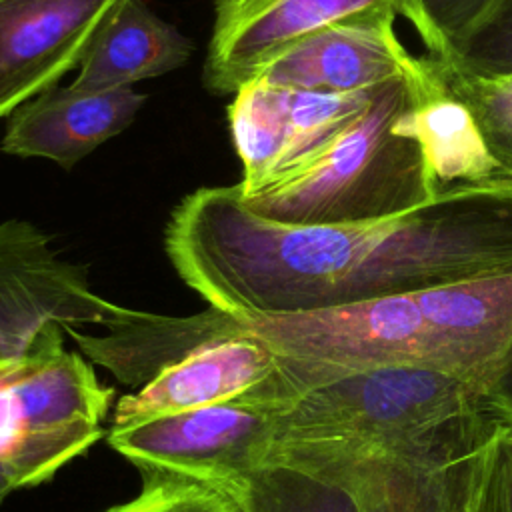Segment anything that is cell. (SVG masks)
<instances>
[{
  "instance_id": "1",
  "label": "cell",
  "mask_w": 512,
  "mask_h": 512,
  "mask_svg": "<svg viewBox=\"0 0 512 512\" xmlns=\"http://www.w3.org/2000/svg\"><path fill=\"white\" fill-rule=\"evenodd\" d=\"M164 248L184 284L234 318L466 282L512 270V178L356 224L276 222L236 184L206 186L172 210Z\"/></svg>"
},
{
  "instance_id": "2",
  "label": "cell",
  "mask_w": 512,
  "mask_h": 512,
  "mask_svg": "<svg viewBox=\"0 0 512 512\" xmlns=\"http://www.w3.org/2000/svg\"><path fill=\"white\" fill-rule=\"evenodd\" d=\"M280 362L288 404L374 368H432L486 386L512 342V270L340 306L238 318Z\"/></svg>"
},
{
  "instance_id": "3",
  "label": "cell",
  "mask_w": 512,
  "mask_h": 512,
  "mask_svg": "<svg viewBox=\"0 0 512 512\" xmlns=\"http://www.w3.org/2000/svg\"><path fill=\"white\" fill-rule=\"evenodd\" d=\"M416 68L380 86L366 110L322 150L242 202L286 224H356L436 198L416 122ZM238 188V186H236Z\"/></svg>"
},
{
  "instance_id": "4",
  "label": "cell",
  "mask_w": 512,
  "mask_h": 512,
  "mask_svg": "<svg viewBox=\"0 0 512 512\" xmlns=\"http://www.w3.org/2000/svg\"><path fill=\"white\" fill-rule=\"evenodd\" d=\"M500 426L490 416L422 442L274 448L268 460L332 478L360 512H512Z\"/></svg>"
},
{
  "instance_id": "5",
  "label": "cell",
  "mask_w": 512,
  "mask_h": 512,
  "mask_svg": "<svg viewBox=\"0 0 512 512\" xmlns=\"http://www.w3.org/2000/svg\"><path fill=\"white\" fill-rule=\"evenodd\" d=\"M488 416L494 414L486 386L474 378L432 368H374L294 398L276 414L272 448L422 442Z\"/></svg>"
},
{
  "instance_id": "6",
  "label": "cell",
  "mask_w": 512,
  "mask_h": 512,
  "mask_svg": "<svg viewBox=\"0 0 512 512\" xmlns=\"http://www.w3.org/2000/svg\"><path fill=\"white\" fill-rule=\"evenodd\" d=\"M62 334L52 324L28 352L0 358V464L26 486L48 482L102 438L114 396Z\"/></svg>"
},
{
  "instance_id": "7",
  "label": "cell",
  "mask_w": 512,
  "mask_h": 512,
  "mask_svg": "<svg viewBox=\"0 0 512 512\" xmlns=\"http://www.w3.org/2000/svg\"><path fill=\"white\" fill-rule=\"evenodd\" d=\"M282 406L254 396L108 430V444L140 474L174 476L234 494L274 444Z\"/></svg>"
},
{
  "instance_id": "8",
  "label": "cell",
  "mask_w": 512,
  "mask_h": 512,
  "mask_svg": "<svg viewBox=\"0 0 512 512\" xmlns=\"http://www.w3.org/2000/svg\"><path fill=\"white\" fill-rule=\"evenodd\" d=\"M118 304L96 294L86 270L62 260L30 222H0V356L28 352L52 324L106 326Z\"/></svg>"
},
{
  "instance_id": "9",
  "label": "cell",
  "mask_w": 512,
  "mask_h": 512,
  "mask_svg": "<svg viewBox=\"0 0 512 512\" xmlns=\"http://www.w3.org/2000/svg\"><path fill=\"white\" fill-rule=\"evenodd\" d=\"M378 88L322 94L262 80L244 84L228 106L230 136L242 162L238 192L250 194L322 150L366 110Z\"/></svg>"
},
{
  "instance_id": "10",
  "label": "cell",
  "mask_w": 512,
  "mask_h": 512,
  "mask_svg": "<svg viewBox=\"0 0 512 512\" xmlns=\"http://www.w3.org/2000/svg\"><path fill=\"white\" fill-rule=\"evenodd\" d=\"M370 12L408 18V0H214L202 84L214 96L236 94L290 44Z\"/></svg>"
},
{
  "instance_id": "11",
  "label": "cell",
  "mask_w": 512,
  "mask_h": 512,
  "mask_svg": "<svg viewBox=\"0 0 512 512\" xmlns=\"http://www.w3.org/2000/svg\"><path fill=\"white\" fill-rule=\"evenodd\" d=\"M120 0H0V120L78 70Z\"/></svg>"
},
{
  "instance_id": "12",
  "label": "cell",
  "mask_w": 512,
  "mask_h": 512,
  "mask_svg": "<svg viewBox=\"0 0 512 512\" xmlns=\"http://www.w3.org/2000/svg\"><path fill=\"white\" fill-rule=\"evenodd\" d=\"M394 12L362 14L290 44L254 80L322 94L374 90L408 76L418 58L396 34Z\"/></svg>"
},
{
  "instance_id": "13",
  "label": "cell",
  "mask_w": 512,
  "mask_h": 512,
  "mask_svg": "<svg viewBox=\"0 0 512 512\" xmlns=\"http://www.w3.org/2000/svg\"><path fill=\"white\" fill-rule=\"evenodd\" d=\"M278 356L236 318V330L188 352L148 384L124 394L110 428L172 416L254 396L266 400V386L278 376Z\"/></svg>"
},
{
  "instance_id": "14",
  "label": "cell",
  "mask_w": 512,
  "mask_h": 512,
  "mask_svg": "<svg viewBox=\"0 0 512 512\" xmlns=\"http://www.w3.org/2000/svg\"><path fill=\"white\" fill-rule=\"evenodd\" d=\"M146 96L132 88L76 90L54 86L8 116L2 152L46 158L70 170L100 144L126 130Z\"/></svg>"
},
{
  "instance_id": "15",
  "label": "cell",
  "mask_w": 512,
  "mask_h": 512,
  "mask_svg": "<svg viewBox=\"0 0 512 512\" xmlns=\"http://www.w3.org/2000/svg\"><path fill=\"white\" fill-rule=\"evenodd\" d=\"M236 330V318L208 306L190 316H166L120 306L104 334L66 328L82 356L104 366L116 380L142 388L166 366L208 340Z\"/></svg>"
},
{
  "instance_id": "16",
  "label": "cell",
  "mask_w": 512,
  "mask_h": 512,
  "mask_svg": "<svg viewBox=\"0 0 512 512\" xmlns=\"http://www.w3.org/2000/svg\"><path fill=\"white\" fill-rule=\"evenodd\" d=\"M192 50V40L142 0H120L94 32L70 86L94 92L132 88L184 66Z\"/></svg>"
},
{
  "instance_id": "17",
  "label": "cell",
  "mask_w": 512,
  "mask_h": 512,
  "mask_svg": "<svg viewBox=\"0 0 512 512\" xmlns=\"http://www.w3.org/2000/svg\"><path fill=\"white\" fill-rule=\"evenodd\" d=\"M416 92V122L436 196L508 178L490 158L466 106L448 90L438 58H420Z\"/></svg>"
},
{
  "instance_id": "18",
  "label": "cell",
  "mask_w": 512,
  "mask_h": 512,
  "mask_svg": "<svg viewBox=\"0 0 512 512\" xmlns=\"http://www.w3.org/2000/svg\"><path fill=\"white\" fill-rule=\"evenodd\" d=\"M232 498L242 512H360L332 478L284 462L262 464Z\"/></svg>"
},
{
  "instance_id": "19",
  "label": "cell",
  "mask_w": 512,
  "mask_h": 512,
  "mask_svg": "<svg viewBox=\"0 0 512 512\" xmlns=\"http://www.w3.org/2000/svg\"><path fill=\"white\" fill-rule=\"evenodd\" d=\"M440 66L448 90L470 112L500 174L512 178V74H476L446 60Z\"/></svg>"
},
{
  "instance_id": "20",
  "label": "cell",
  "mask_w": 512,
  "mask_h": 512,
  "mask_svg": "<svg viewBox=\"0 0 512 512\" xmlns=\"http://www.w3.org/2000/svg\"><path fill=\"white\" fill-rule=\"evenodd\" d=\"M500 0H408V22L416 28L428 54L452 56L492 14Z\"/></svg>"
},
{
  "instance_id": "21",
  "label": "cell",
  "mask_w": 512,
  "mask_h": 512,
  "mask_svg": "<svg viewBox=\"0 0 512 512\" xmlns=\"http://www.w3.org/2000/svg\"><path fill=\"white\" fill-rule=\"evenodd\" d=\"M140 478L142 490L136 498L104 512H242L230 494L208 484L158 474Z\"/></svg>"
},
{
  "instance_id": "22",
  "label": "cell",
  "mask_w": 512,
  "mask_h": 512,
  "mask_svg": "<svg viewBox=\"0 0 512 512\" xmlns=\"http://www.w3.org/2000/svg\"><path fill=\"white\" fill-rule=\"evenodd\" d=\"M444 60L476 74H512V0H500L468 40Z\"/></svg>"
},
{
  "instance_id": "23",
  "label": "cell",
  "mask_w": 512,
  "mask_h": 512,
  "mask_svg": "<svg viewBox=\"0 0 512 512\" xmlns=\"http://www.w3.org/2000/svg\"><path fill=\"white\" fill-rule=\"evenodd\" d=\"M486 402L492 414L512 428V342L486 382Z\"/></svg>"
},
{
  "instance_id": "24",
  "label": "cell",
  "mask_w": 512,
  "mask_h": 512,
  "mask_svg": "<svg viewBox=\"0 0 512 512\" xmlns=\"http://www.w3.org/2000/svg\"><path fill=\"white\" fill-rule=\"evenodd\" d=\"M18 488H28L24 478L18 472L0 464V504Z\"/></svg>"
},
{
  "instance_id": "25",
  "label": "cell",
  "mask_w": 512,
  "mask_h": 512,
  "mask_svg": "<svg viewBox=\"0 0 512 512\" xmlns=\"http://www.w3.org/2000/svg\"><path fill=\"white\" fill-rule=\"evenodd\" d=\"M500 446L504 452L508 478H510V486H512V428L510 426H504V424L500 426Z\"/></svg>"
},
{
  "instance_id": "26",
  "label": "cell",
  "mask_w": 512,
  "mask_h": 512,
  "mask_svg": "<svg viewBox=\"0 0 512 512\" xmlns=\"http://www.w3.org/2000/svg\"><path fill=\"white\" fill-rule=\"evenodd\" d=\"M0 358H2V356H0Z\"/></svg>"
}]
</instances>
